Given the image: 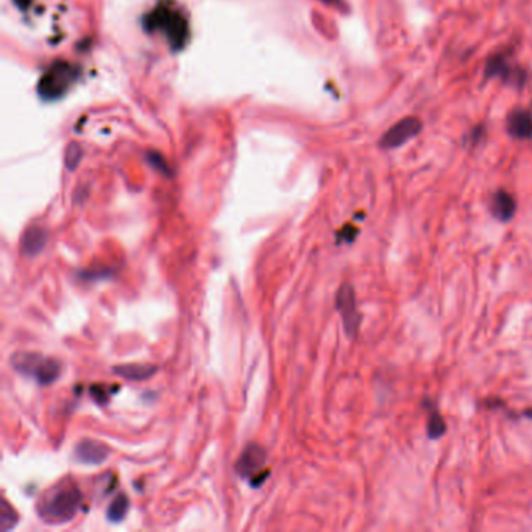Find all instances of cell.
<instances>
[{"label":"cell","instance_id":"cell-1","mask_svg":"<svg viewBox=\"0 0 532 532\" xmlns=\"http://www.w3.org/2000/svg\"><path fill=\"white\" fill-rule=\"evenodd\" d=\"M83 503L81 492L75 485H61L39 506L38 512L46 523L60 524L71 522Z\"/></svg>","mask_w":532,"mask_h":532},{"label":"cell","instance_id":"cell-2","mask_svg":"<svg viewBox=\"0 0 532 532\" xmlns=\"http://www.w3.org/2000/svg\"><path fill=\"white\" fill-rule=\"evenodd\" d=\"M335 307H338L340 317H342L346 335L353 339L357 334V331H359L361 316L359 312H357L356 296L351 284L345 283L340 286L338 295H335Z\"/></svg>","mask_w":532,"mask_h":532},{"label":"cell","instance_id":"cell-3","mask_svg":"<svg viewBox=\"0 0 532 532\" xmlns=\"http://www.w3.org/2000/svg\"><path fill=\"white\" fill-rule=\"evenodd\" d=\"M266 466V451L259 445H249L236 464V472L245 479L256 478Z\"/></svg>","mask_w":532,"mask_h":532},{"label":"cell","instance_id":"cell-4","mask_svg":"<svg viewBox=\"0 0 532 532\" xmlns=\"http://www.w3.org/2000/svg\"><path fill=\"white\" fill-rule=\"evenodd\" d=\"M110 448L102 442L88 439L81 440L75 448V459L81 464H88V466H99L103 464L110 456Z\"/></svg>","mask_w":532,"mask_h":532},{"label":"cell","instance_id":"cell-5","mask_svg":"<svg viewBox=\"0 0 532 532\" xmlns=\"http://www.w3.org/2000/svg\"><path fill=\"white\" fill-rule=\"evenodd\" d=\"M49 236L46 229L41 227L27 228L21 239V251L27 257H35L46 249Z\"/></svg>","mask_w":532,"mask_h":532},{"label":"cell","instance_id":"cell-6","mask_svg":"<svg viewBox=\"0 0 532 532\" xmlns=\"http://www.w3.org/2000/svg\"><path fill=\"white\" fill-rule=\"evenodd\" d=\"M44 359H46V357L42 355H38V353L19 351L11 356V366H13L19 373H24L27 377L35 378Z\"/></svg>","mask_w":532,"mask_h":532},{"label":"cell","instance_id":"cell-7","mask_svg":"<svg viewBox=\"0 0 532 532\" xmlns=\"http://www.w3.org/2000/svg\"><path fill=\"white\" fill-rule=\"evenodd\" d=\"M156 370L158 368L153 364H124L113 367L114 375L128 381H145L152 378Z\"/></svg>","mask_w":532,"mask_h":532},{"label":"cell","instance_id":"cell-8","mask_svg":"<svg viewBox=\"0 0 532 532\" xmlns=\"http://www.w3.org/2000/svg\"><path fill=\"white\" fill-rule=\"evenodd\" d=\"M515 211V201L509 194H498L494 205H492V212H494L495 217H498L500 220H507L511 219L512 214Z\"/></svg>","mask_w":532,"mask_h":532},{"label":"cell","instance_id":"cell-9","mask_svg":"<svg viewBox=\"0 0 532 532\" xmlns=\"http://www.w3.org/2000/svg\"><path fill=\"white\" fill-rule=\"evenodd\" d=\"M128 506H130L128 498L125 495H117L113 503L110 504L108 511H106V517H108L110 522H121L128 512Z\"/></svg>","mask_w":532,"mask_h":532},{"label":"cell","instance_id":"cell-10","mask_svg":"<svg viewBox=\"0 0 532 532\" xmlns=\"http://www.w3.org/2000/svg\"><path fill=\"white\" fill-rule=\"evenodd\" d=\"M18 520L19 517L14 509L10 506L7 500H2V503H0V531L7 532L16 528Z\"/></svg>","mask_w":532,"mask_h":532},{"label":"cell","instance_id":"cell-11","mask_svg":"<svg viewBox=\"0 0 532 532\" xmlns=\"http://www.w3.org/2000/svg\"><path fill=\"white\" fill-rule=\"evenodd\" d=\"M83 156V152H81V147L78 144H71L69 147L66 149V153H64V162H66V167L69 170H75L78 164H80V160Z\"/></svg>","mask_w":532,"mask_h":532},{"label":"cell","instance_id":"cell-12","mask_svg":"<svg viewBox=\"0 0 532 532\" xmlns=\"http://www.w3.org/2000/svg\"><path fill=\"white\" fill-rule=\"evenodd\" d=\"M445 431V425L444 422H442V418L435 414V416H433V418H431L429 422V435L431 438H439L440 434H444Z\"/></svg>","mask_w":532,"mask_h":532}]
</instances>
